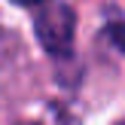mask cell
<instances>
[{
  "label": "cell",
  "mask_w": 125,
  "mask_h": 125,
  "mask_svg": "<svg viewBox=\"0 0 125 125\" xmlns=\"http://www.w3.org/2000/svg\"><path fill=\"white\" fill-rule=\"evenodd\" d=\"M18 3H24V6H37V3H46V0H18Z\"/></svg>",
  "instance_id": "7a4b0ae2"
},
{
  "label": "cell",
  "mask_w": 125,
  "mask_h": 125,
  "mask_svg": "<svg viewBox=\"0 0 125 125\" xmlns=\"http://www.w3.org/2000/svg\"><path fill=\"white\" fill-rule=\"evenodd\" d=\"M73 24H76V18H73V9L64 3L58 6H46V9L37 12L34 18V28H37V37H40L43 49L52 55H67L73 46Z\"/></svg>",
  "instance_id": "6da1fadb"
}]
</instances>
